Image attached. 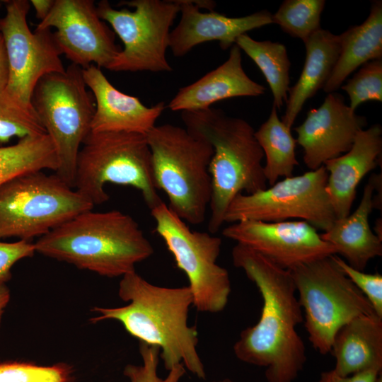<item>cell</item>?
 I'll return each instance as SVG.
<instances>
[{"mask_svg":"<svg viewBox=\"0 0 382 382\" xmlns=\"http://www.w3.org/2000/svg\"><path fill=\"white\" fill-rule=\"evenodd\" d=\"M233 265L257 287L263 301L257 323L243 330L233 346L241 361L265 368L267 382H293L306 361V347L296 330L303 322L291 272L242 244L232 249Z\"/></svg>","mask_w":382,"mask_h":382,"instance_id":"cell-1","label":"cell"},{"mask_svg":"<svg viewBox=\"0 0 382 382\" xmlns=\"http://www.w3.org/2000/svg\"><path fill=\"white\" fill-rule=\"evenodd\" d=\"M118 295L129 302L117 308L96 307L93 323L115 320L141 342L160 348L167 371L179 364L200 379L204 366L197 352L198 332L187 323L193 305L190 287H164L149 283L134 271L122 277Z\"/></svg>","mask_w":382,"mask_h":382,"instance_id":"cell-2","label":"cell"},{"mask_svg":"<svg viewBox=\"0 0 382 382\" xmlns=\"http://www.w3.org/2000/svg\"><path fill=\"white\" fill-rule=\"evenodd\" d=\"M35 252L108 277H122L154 253L130 215L118 210L81 212L40 237Z\"/></svg>","mask_w":382,"mask_h":382,"instance_id":"cell-3","label":"cell"},{"mask_svg":"<svg viewBox=\"0 0 382 382\" xmlns=\"http://www.w3.org/2000/svg\"><path fill=\"white\" fill-rule=\"evenodd\" d=\"M185 129L207 141L213 155L209 171L212 179L210 233L224 223L231 201L243 191L253 194L267 188L262 161L264 153L255 130L245 120L227 116L221 110L182 112Z\"/></svg>","mask_w":382,"mask_h":382,"instance_id":"cell-4","label":"cell"},{"mask_svg":"<svg viewBox=\"0 0 382 382\" xmlns=\"http://www.w3.org/2000/svg\"><path fill=\"white\" fill-rule=\"evenodd\" d=\"M146 137L154 182L158 190L166 194L168 207L189 224H202L212 197V145L170 124L156 125Z\"/></svg>","mask_w":382,"mask_h":382,"instance_id":"cell-5","label":"cell"},{"mask_svg":"<svg viewBox=\"0 0 382 382\" xmlns=\"http://www.w3.org/2000/svg\"><path fill=\"white\" fill-rule=\"evenodd\" d=\"M109 183L136 188L150 209L163 202L146 135L91 132L78 154L74 189L95 206L109 199Z\"/></svg>","mask_w":382,"mask_h":382,"instance_id":"cell-6","label":"cell"},{"mask_svg":"<svg viewBox=\"0 0 382 382\" xmlns=\"http://www.w3.org/2000/svg\"><path fill=\"white\" fill-rule=\"evenodd\" d=\"M30 104L55 148V174L74 188L81 146L91 132L96 102L84 81L82 68L71 64L64 72L42 76Z\"/></svg>","mask_w":382,"mask_h":382,"instance_id":"cell-7","label":"cell"},{"mask_svg":"<svg viewBox=\"0 0 382 382\" xmlns=\"http://www.w3.org/2000/svg\"><path fill=\"white\" fill-rule=\"evenodd\" d=\"M304 312L308 340L321 354L331 351L337 332L355 318L376 313L333 255L289 270Z\"/></svg>","mask_w":382,"mask_h":382,"instance_id":"cell-8","label":"cell"},{"mask_svg":"<svg viewBox=\"0 0 382 382\" xmlns=\"http://www.w3.org/2000/svg\"><path fill=\"white\" fill-rule=\"evenodd\" d=\"M93 207L55 173L19 175L0 185V239L40 238Z\"/></svg>","mask_w":382,"mask_h":382,"instance_id":"cell-9","label":"cell"},{"mask_svg":"<svg viewBox=\"0 0 382 382\" xmlns=\"http://www.w3.org/2000/svg\"><path fill=\"white\" fill-rule=\"evenodd\" d=\"M122 6L134 10L116 9L107 0L96 4L99 17L111 25L124 45L108 70L171 71L166 52L170 28L180 13L178 1H122L117 4Z\"/></svg>","mask_w":382,"mask_h":382,"instance_id":"cell-10","label":"cell"},{"mask_svg":"<svg viewBox=\"0 0 382 382\" xmlns=\"http://www.w3.org/2000/svg\"><path fill=\"white\" fill-rule=\"evenodd\" d=\"M156 231L189 280L193 306L198 311L218 313L226 306L231 286L228 271L216 263L221 239L193 231L162 202L151 209Z\"/></svg>","mask_w":382,"mask_h":382,"instance_id":"cell-11","label":"cell"},{"mask_svg":"<svg viewBox=\"0 0 382 382\" xmlns=\"http://www.w3.org/2000/svg\"><path fill=\"white\" fill-rule=\"evenodd\" d=\"M327 180V170L322 166L301 175L284 178L255 193H240L228 207L224 222L297 219L327 231L336 220L326 192Z\"/></svg>","mask_w":382,"mask_h":382,"instance_id":"cell-12","label":"cell"},{"mask_svg":"<svg viewBox=\"0 0 382 382\" xmlns=\"http://www.w3.org/2000/svg\"><path fill=\"white\" fill-rule=\"evenodd\" d=\"M6 13L0 19L1 34L8 62V81L4 93L19 105L33 109L34 88L44 76L65 71L62 54L51 28L33 32L27 23L30 3L27 0L5 1Z\"/></svg>","mask_w":382,"mask_h":382,"instance_id":"cell-13","label":"cell"},{"mask_svg":"<svg viewBox=\"0 0 382 382\" xmlns=\"http://www.w3.org/2000/svg\"><path fill=\"white\" fill-rule=\"evenodd\" d=\"M52 27L57 30L54 37L62 53L82 69L94 64L108 69L122 50L93 0H55L47 17L36 25Z\"/></svg>","mask_w":382,"mask_h":382,"instance_id":"cell-14","label":"cell"},{"mask_svg":"<svg viewBox=\"0 0 382 382\" xmlns=\"http://www.w3.org/2000/svg\"><path fill=\"white\" fill-rule=\"evenodd\" d=\"M222 235L286 270L337 254L335 246L323 241L317 229L303 220L240 221L224 228Z\"/></svg>","mask_w":382,"mask_h":382,"instance_id":"cell-15","label":"cell"},{"mask_svg":"<svg viewBox=\"0 0 382 382\" xmlns=\"http://www.w3.org/2000/svg\"><path fill=\"white\" fill-rule=\"evenodd\" d=\"M366 125V117L346 105L342 95L328 93L320 106L311 109L303 122L294 129L305 165L314 170L345 154Z\"/></svg>","mask_w":382,"mask_h":382,"instance_id":"cell-16","label":"cell"},{"mask_svg":"<svg viewBox=\"0 0 382 382\" xmlns=\"http://www.w3.org/2000/svg\"><path fill=\"white\" fill-rule=\"evenodd\" d=\"M178 2L181 18L169 37V47L175 57L184 56L195 46L212 40L219 41L221 48L227 50L248 31L273 23L272 14L266 10L231 18L214 11L201 12L199 1Z\"/></svg>","mask_w":382,"mask_h":382,"instance_id":"cell-17","label":"cell"},{"mask_svg":"<svg viewBox=\"0 0 382 382\" xmlns=\"http://www.w3.org/2000/svg\"><path fill=\"white\" fill-rule=\"evenodd\" d=\"M84 81L93 95L96 110L93 132H130L146 135L165 109L164 102L151 107L112 85L100 68L92 64L82 69Z\"/></svg>","mask_w":382,"mask_h":382,"instance_id":"cell-18","label":"cell"},{"mask_svg":"<svg viewBox=\"0 0 382 382\" xmlns=\"http://www.w3.org/2000/svg\"><path fill=\"white\" fill-rule=\"evenodd\" d=\"M381 152L382 128L375 124L357 134L347 152L324 163L328 173L326 192L336 219L350 213L358 185L379 164Z\"/></svg>","mask_w":382,"mask_h":382,"instance_id":"cell-19","label":"cell"},{"mask_svg":"<svg viewBox=\"0 0 382 382\" xmlns=\"http://www.w3.org/2000/svg\"><path fill=\"white\" fill-rule=\"evenodd\" d=\"M264 86L252 80L242 66L241 49L234 44L227 60L195 82L183 87L169 103L172 111L204 110L219 100L240 96H258Z\"/></svg>","mask_w":382,"mask_h":382,"instance_id":"cell-20","label":"cell"},{"mask_svg":"<svg viewBox=\"0 0 382 382\" xmlns=\"http://www.w3.org/2000/svg\"><path fill=\"white\" fill-rule=\"evenodd\" d=\"M381 174H373L366 184L357 208L347 216L336 219L331 228L320 234L332 244L347 263L364 271L369 262L382 255V240L372 231L369 218L375 209L374 192Z\"/></svg>","mask_w":382,"mask_h":382,"instance_id":"cell-21","label":"cell"},{"mask_svg":"<svg viewBox=\"0 0 382 382\" xmlns=\"http://www.w3.org/2000/svg\"><path fill=\"white\" fill-rule=\"evenodd\" d=\"M334 371L342 376L382 369V318L376 313L354 318L334 337Z\"/></svg>","mask_w":382,"mask_h":382,"instance_id":"cell-22","label":"cell"},{"mask_svg":"<svg viewBox=\"0 0 382 382\" xmlns=\"http://www.w3.org/2000/svg\"><path fill=\"white\" fill-rule=\"evenodd\" d=\"M303 43L306 48L303 68L296 84L289 88L285 112L282 117L283 123L289 129L304 103L323 88L340 51V36L322 28Z\"/></svg>","mask_w":382,"mask_h":382,"instance_id":"cell-23","label":"cell"},{"mask_svg":"<svg viewBox=\"0 0 382 382\" xmlns=\"http://www.w3.org/2000/svg\"><path fill=\"white\" fill-rule=\"evenodd\" d=\"M339 36L340 54L323 88L328 94L337 90L359 66L382 59V1H372L366 19Z\"/></svg>","mask_w":382,"mask_h":382,"instance_id":"cell-24","label":"cell"},{"mask_svg":"<svg viewBox=\"0 0 382 382\" xmlns=\"http://www.w3.org/2000/svg\"><path fill=\"white\" fill-rule=\"evenodd\" d=\"M255 137L266 158L264 173L267 182L272 185L281 177L292 176L299 165L295 152L296 141L291 129L280 120L274 105L268 119L255 131Z\"/></svg>","mask_w":382,"mask_h":382,"instance_id":"cell-25","label":"cell"},{"mask_svg":"<svg viewBox=\"0 0 382 382\" xmlns=\"http://www.w3.org/2000/svg\"><path fill=\"white\" fill-rule=\"evenodd\" d=\"M58 161L47 134L19 139L11 146H0V185L13 178L45 169L57 170Z\"/></svg>","mask_w":382,"mask_h":382,"instance_id":"cell-26","label":"cell"},{"mask_svg":"<svg viewBox=\"0 0 382 382\" xmlns=\"http://www.w3.org/2000/svg\"><path fill=\"white\" fill-rule=\"evenodd\" d=\"M236 45L257 64L268 83L273 96V105L280 109L286 105L289 91L291 63L282 43L258 41L247 34L239 36Z\"/></svg>","mask_w":382,"mask_h":382,"instance_id":"cell-27","label":"cell"},{"mask_svg":"<svg viewBox=\"0 0 382 382\" xmlns=\"http://www.w3.org/2000/svg\"><path fill=\"white\" fill-rule=\"evenodd\" d=\"M325 4L324 0H285L272 14L273 23L291 37L305 42L321 29L320 16Z\"/></svg>","mask_w":382,"mask_h":382,"instance_id":"cell-28","label":"cell"},{"mask_svg":"<svg viewBox=\"0 0 382 382\" xmlns=\"http://www.w3.org/2000/svg\"><path fill=\"white\" fill-rule=\"evenodd\" d=\"M47 134L33 109L25 108L0 92V145L13 137L19 139Z\"/></svg>","mask_w":382,"mask_h":382,"instance_id":"cell-29","label":"cell"},{"mask_svg":"<svg viewBox=\"0 0 382 382\" xmlns=\"http://www.w3.org/2000/svg\"><path fill=\"white\" fill-rule=\"evenodd\" d=\"M349 98V108L355 111L363 103L382 101V59L366 62L341 86Z\"/></svg>","mask_w":382,"mask_h":382,"instance_id":"cell-30","label":"cell"},{"mask_svg":"<svg viewBox=\"0 0 382 382\" xmlns=\"http://www.w3.org/2000/svg\"><path fill=\"white\" fill-rule=\"evenodd\" d=\"M64 366H37L29 363L0 362V382H69Z\"/></svg>","mask_w":382,"mask_h":382,"instance_id":"cell-31","label":"cell"},{"mask_svg":"<svg viewBox=\"0 0 382 382\" xmlns=\"http://www.w3.org/2000/svg\"><path fill=\"white\" fill-rule=\"evenodd\" d=\"M139 353L141 365L129 364L124 369V375L129 382H180L185 373L183 364H179L168 371L167 376L162 378L158 375L160 348L141 342Z\"/></svg>","mask_w":382,"mask_h":382,"instance_id":"cell-32","label":"cell"},{"mask_svg":"<svg viewBox=\"0 0 382 382\" xmlns=\"http://www.w3.org/2000/svg\"><path fill=\"white\" fill-rule=\"evenodd\" d=\"M337 265L371 303L376 314L382 318V276L368 274L349 265L344 260L333 255Z\"/></svg>","mask_w":382,"mask_h":382,"instance_id":"cell-33","label":"cell"},{"mask_svg":"<svg viewBox=\"0 0 382 382\" xmlns=\"http://www.w3.org/2000/svg\"><path fill=\"white\" fill-rule=\"evenodd\" d=\"M35 253L34 243L20 240L6 243L0 239V282L6 283L11 277V270L18 260Z\"/></svg>","mask_w":382,"mask_h":382,"instance_id":"cell-34","label":"cell"},{"mask_svg":"<svg viewBox=\"0 0 382 382\" xmlns=\"http://www.w3.org/2000/svg\"><path fill=\"white\" fill-rule=\"evenodd\" d=\"M381 371L369 369L347 376L337 374L333 369L320 374L317 382H378Z\"/></svg>","mask_w":382,"mask_h":382,"instance_id":"cell-35","label":"cell"},{"mask_svg":"<svg viewBox=\"0 0 382 382\" xmlns=\"http://www.w3.org/2000/svg\"><path fill=\"white\" fill-rule=\"evenodd\" d=\"M8 81V62L3 37L0 33V92L4 91Z\"/></svg>","mask_w":382,"mask_h":382,"instance_id":"cell-36","label":"cell"},{"mask_svg":"<svg viewBox=\"0 0 382 382\" xmlns=\"http://www.w3.org/2000/svg\"><path fill=\"white\" fill-rule=\"evenodd\" d=\"M55 0H31L30 4L36 12V17L41 21L44 20L50 12Z\"/></svg>","mask_w":382,"mask_h":382,"instance_id":"cell-37","label":"cell"},{"mask_svg":"<svg viewBox=\"0 0 382 382\" xmlns=\"http://www.w3.org/2000/svg\"><path fill=\"white\" fill-rule=\"evenodd\" d=\"M10 299V291L6 283L0 282V324L4 308Z\"/></svg>","mask_w":382,"mask_h":382,"instance_id":"cell-38","label":"cell"},{"mask_svg":"<svg viewBox=\"0 0 382 382\" xmlns=\"http://www.w3.org/2000/svg\"><path fill=\"white\" fill-rule=\"evenodd\" d=\"M381 226H382V223H381V219L379 218L376 220V223H375V226L374 228V231H375V234L377 236V237L382 240V233H381L379 231V229L381 231Z\"/></svg>","mask_w":382,"mask_h":382,"instance_id":"cell-39","label":"cell"},{"mask_svg":"<svg viewBox=\"0 0 382 382\" xmlns=\"http://www.w3.org/2000/svg\"><path fill=\"white\" fill-rule=\"evenodd\" d=\"M212 382H233V381L230 378H223V379L219 380V381H212Z\"/></svg>","mask_w":382,"mask_h":382,"instance_id":"cell-40","label":"cell"},{"mask_svg":"<svg viewBox=\"0 0 382 382\" xmlns=\"http://www.w3.org/2000/svg\"><path fill=\"white\" fill-rule=\"evenodd\" d=\"M0 6H1V4H0Z\"/></svg>","mask_w":382,"mask_h":382,"instance_id":"cell-41","label":"cell"}]
</instances>
